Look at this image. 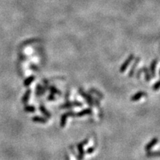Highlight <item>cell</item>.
Instances as JSON below:
<instances>
[{
    "instance_id": "2",
    "label": "cell",
    "mask_w": 160,
    "mask_h": 160,
    "mask_svg": "<svg viewBox=\"0 0 160 160\" xmlns=\"http://www.w3.org/2000/svg\"><path fill=\"white\" fill-rule=\"evenodd\" d=\"M76 116V112H73V111H69V112L65 113L61 117V120H60V126L62 127H65V125H66V121H67V119H68V116Z\"/></svg>"
},
{
    "instance_id": "23",
    "label": "cell",
    "mask_w": 160,
    "mask_h": 160,
    "mask_svg": "<svg viewBox=\"0 0 160 160\" xmlns=\"http://www.w3.org/2000/svg\"><path fill=\"white\" fill-rule=\"evenodd\" d=\"M90 91L91 92H93V93H96V94H98V96H101V97H102V93H99V92H98V91H96V90H93V89H92V90H90Z\"/></svg>"
},
{
    "instance_id": "21",
    "label": "cell",
    "mask_w": 160,
    "mask_h": 160,
    "mask_svg": "<svg viewBox=\"0 0 160 160\" xmlns=\"http://www.w3.org/2000/svg\"><path fill=\"white\" fill-rule=\"evenodd\" d=\"M153 90H158L159 88V81H157L155 84L153 85Z\"/></svg>"
},
{
    "instance_id": "20",
    "label": "cell",
    "mask_w": 160,
    "mask_h": 160,
    "mask_svg": "<svg viewBox=\"0 0 160 160\" xmlns=\"http://www.w3.org/2000/svg\"><path fill=\"white\" fill-rule=\"evenodd\" d=\"M95 149H96V148H95L94 146L90 147V148H87V150L86 151V153H87V154H91V153H93V152H94Z\"/></svg>"
},
{
    "instance_id": "18",
    "label": "cell",
    "mask_w": 160,
    "mask_h": 160,
    "mask_svg": "<svg viewBox=\"0 0 160 160\" xmlns=\"http://www.w3.org/2000/svg\"><path fill=\"white\" fill-rule=\"evenodd\" d=\"M24 110H25V111H26V112L33 113L36 111V108L35 107L33 106V105H26V106H25Z\"/></svg>"
},
{
    "instance_id": "4",
    "label": "cell",
    "mask_w": 160,
    "mask_h": 160,
    "mask_svg": "<svg viewBox=\"0 0 160 160\" xmlns=\"http://www.w3.org/2000/svg\"><path fill=\"white\" fill-rule=\"evenodd\" d=\"M79 93L81 94V96H82V97H84V99H85L86 102H87V103H88L89 105H90V106H92V105H93V99H92L91 96H90V95L87 94V93H86L85 92H84V90H83L82 89H81V88H80L79 90Z\"/></svg>"
},
{
    "instance_id": "1",
    "label": "cell",
    "mask_w": 160,
    "mask_h": 160,
    "mask_svg": "<svg viewBox=\"0 0 160 160\" xmlns=\"http://www.w3.org/2000/svg\"><path fill=\"white\" fill-rule=\"evenodd\" d=\"M88 142V139H85L83 142H80L77 145V149L79 151V156H78V159L79 160H83L84 156V145H87Z\"/></svg>"
},
{
    "instance_id": "11",
    "label": "cell",
    "mask_w": 160,
    "mask_h": 160,
    "mask_svg": "<svg viewBox=\"0 0 160 160\" xmlns=\"http://www.w3.org/2000/svg\"><path fill=\"white\" fill-rule=\"evenodd\" d=\"M31 90H30V89H28V90H27L26 92H25V93L24 94L23 97L22 98V102L23 104H26L27 102H28V99H29L30 96H31Z\"/></svg>"
},
{
    "instance_id": "8",
    "label": "cell",
    "mask_w": 160,
    "mask_h": 160,
    "mask_svg": "<svg viewBox=\"0 0 160 160\" xmlns=\"http://www.w3.org/2000/svg\"><path fill=\"white\" fill-rule=\"evenodd\" d=\"M90 114H92V110L90 108H87V109H84L78 113H76L75 116L81 117L84 116L85 115H90Z\"/></svg>"
},
{
    "instance_id": "12",
    "label": "cell",
    "mask_w": 160,
    "mask_h": 160,
    "mask_svg": "<svg viewBox=\"0 0 160 160\" xmlns=\"http://www.w3.org/2000/svg\"><path fill=\"white\" fill-rule=\"evenodd\" d=\"M39 110H40V111H41V112L42 113L44 114V116H46L47 117V118H50V116H51V114H50V113L49 112V111H47V110L45 108H44V105H40Z\"/></svg>"
},
{
    "instance_id": "19",
    "label": "cell",
    "mask_w": 160,
    "mask_h": 160,
    "mask_svg": "<svg viewBox=\"0 0 160 160\" xmlns=\"http://www.w3.org/2000/svg\"><path fill=\"white\" fill-rule=\"evenodd\" d=\"M50 91L51 92V93H53V94H59L60 95L61 94V91H59L58 89H56V87H53V86H51V87H50Z\"/></svg>"
},
{
    "instance_id": "15",
    "label": "cell",
    "mask_w": 160,
    "mask_h": 160,
    "mask_svg": "<svg viewBox=\"0 0 160 160\" xmlns=\"http://www.w3.org/2000/svg\"><path fill=\"white\" fill-rule=\"evenodd\" d=\"M141 70H142V71H144V73H145V80H146L147 81H149L151 79V75H150L149 71H148V68H145V67H144V68H141Z\"/></svg>"
},
{
    "instance_id": "7",
    "label": "cell",
    "mask_w": 160,
    "mask_h": 160,
    "mask_svg": "<svg viewBox=\"0 0 160 160\" xmlns=\"http://www.w3.org/2000/svg\"><path fill=\"white\" fill-rule=\"evenodd\" d=\"M146 95H147V93H145V92L139 91V92H138V93H135V94L133 95L131 98H130V99H131V101H133V102H136V101H138L139 99H140L142 96H146Z\"/></svg>"
},
{
    "instance_id": "10",
    "label": "cell",
    "mask_w": 160,
    "mask_h": 160,
    "mask_svg": "<svg viewBox=\"0 0 160 160\" xmlns=\"http://www.w3.org/2000/svg\"><path fill=\"white\" fill-rule=\"evenodd\" d=\"M139 60H140V58H139V57H137L136 59H135L134 63H133V66H132L131 69L130 70V72H129V76H132L133 75V73H134L135 69H136V66H137L138 63L139 62Z\"/></svg>"
},
{
    "instance_id": "5",
    "label": "cell",
    "mask_w": 160,
    "mask_h": 160,
    "mask_svg": "<svg viewBox=\"0 0 160 160\" xmlns=\"http://www.w3.org/2000/svg\"><path fill=\"white\" fill-rule=\"evenodd\" d=\"M82 106V104L79 102H77V101H73L72 102H67V103L64 104L63 105H62L61 108H72V107H81Z\"/></svg>"
},
{
    "instance_id": "16",
    "label": "cell",
    "mask_w": 160,
    "mask_h": 160,
    "mask_svg": "<svg viewBox=\"0 0 160 160\" xmlns=\"http://www.w3.org/2000/svg\"><path fill=\"white\" fill-rule=\"evenodd\" d=\"M44 92H45V90H44V88H43L41 85L38 84V85L36 86V93L37 96H41V95H42Z\"/></svg>"
},
{
    "instance_id": "3",
    "label": "cell",
    "mask_w": 160,
    "mask_h": 160,
    "mask_svg": "<svg viewBox=\"0 0 160 160\" xmlns=\"http://www.w3.org/2000/svg\"><path fill=\"white\" fill-rule=\"evenodd\" d=\"M133 58H134V56H133V54H130V56L127 57V59H126L125 61L124 62V63L121 65V68H120V72L121 73H124V71H126V69L127 68V67H128V65H130V62L133 61Z\"/></svg>"
},
{
    "instance_id": "9",
    "label": "cell",
    "mask_w": 160,
    "mask_h": 160,
    "mask_svg": "<svg viewBox=\"0 0 160 160\" xmlns=\"http://www.w3.org/2000/svg\"><path fill=\"white\" fill-rule=\"evenodd\" d=\"M157 62H158V59H155L152 61L151 62V65H150V70H151V73L152 76H155V70H156V67Z\"/></svg>"
},
{
    "instance_id": "6",
    "label": "cell",
    "mask_w": 160,
    "mask_h": 160,
    "mask_svg": "<svg viewBox=\"0 0 160 160\" xmlns=\"http://www.w3.org/2000/svg\"><path fill=\"white\" fill-rule=\"evenodd\" d=\"M157 142H158V138H153V139H151V142H148V143L145 145V151H150L153 147H154V145H156Z\"/></svg>"
},
{
    "instance_id": "13",
    "label": "cell",
    "mask_w": 160,
    "mask_h": 160,
    "mask_svg": "<svg viewBox=\"0 0 160 160\" xmlns=\"http://www.w3.org/2000/svg\"><path fill=\"white\" fill-rule=\"evenodd\" d=\"M32 121L34 122H40V123H46L47 121V119H44L41 116H33L32 118Z\"/></svg>"
},
{
    "instance_id": "17",
    "label": "cell",
    "mask_w": 160,
    "mask_h": 160,
    "mask_svg": "<svg viewBox=\"0 0 160 160\" xmlns=\"http://www.w3.org/2000/svg\"><path fill=\"white\" fill-rule=\"evenodd\" d=\"M147 157H153V156H159V151H148L146 153Z\"/></svg>"
},
{
    "instance_id": "14",
    "label": "cell",
    "mask_w": 160,
    "mask_h": 160,
    "mask_svg": "<svg viewBox=\"0 0 160 160\" xmlns=\"http://www.w3.org/2000/svg\"><path fill=\"white\" fill-rule=\"evenodd\" d=\"M34 79H35V76H31L28 77V78L25 79V80L24 81V85H25V87H28V86H29L30 84L34 81Z\"/></svg>"
},
{
    "instance_id": "22",
    "label": "cell",
    "mask_w": 160,
    "mask_h": 160,
    "mask_svg": "<svg viewBox=\"0 0 160 160\" xmlns=\"http://www.w3.org/2000/svg\"><path fill=\"white\" fill-rule=\"evenodd\" d=\"M47 99H48V100H50V101L54 100V99H55L54 94H53V93H50V94L49 95L48 97H47Z\"/></svg>"
}]
</instances>
